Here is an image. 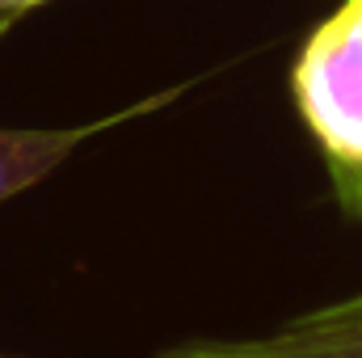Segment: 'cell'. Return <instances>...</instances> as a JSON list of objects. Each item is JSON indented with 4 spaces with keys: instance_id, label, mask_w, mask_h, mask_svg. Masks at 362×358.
Returning a JSON list of instances; mask_svg holds the SVG:
<instances>
[{
    "instance_id": "6da1fadb",
    "label": "cell",
    "mask_w": 362,
    "mask_h": 358,
    "mask_svg": "<svg viewBox=\"0 0 362 358\" xmlns=\"http://www.w3.org/2000/svg\"><path fill=\"white\" fill-rule=\"evenodd\" d=\"M291 89L329 165L362 169V0H346L308 38Z\"/></svg>"
},
{
    "instance_id": "7a4b0ae2",
    "label": "cell",
    "mask_w": 362,
    "mask_h": 358,
    "mask_svg": "<svg viewBox=\"0 0 362 358\" xmlns=\"http://www.w3.org/2000/svg\"><path fill=\"white\" fill-rule=\"evenodd\" d=\"M160 358H362V291L320 304L253 337H198Z\"/></svg>"
},
{
    "instance_id": "3957f363",
    "label": "cell",
    "mask_w": 362,
    "mask_h": 358,
    "mask_svg": "<svg viewBox=\"0 0 362 358\" xmlns=\"http://www.w3.org/2000/svg\"><path fill=\"white\" fill-rule=\"evenodd\" d=\"M152 105H160V97L139 105V110H152ZM139 110H122V114L97 118V122H85V127H64V131H13V127H0V202H8L13 194L51 178L89 135H101V131L118 127L122 118H135Z\"/></svg>"
},
{
    "instance_id": "277c9868",
    "label": "cell",
    "mask_w": 362,
    "mask_h": 358,
    "mask_svg": "<svg viewBox=\"0 0 362 358\" xmlns=\"http://www.w3.org/2000/svg\"><path fill=\"white\" fill-rule=\"evenodd\" d=\"M38 4H47V0H0V34H4L13 21H21L30 8H38Z\"/></svg>"
}]
</instances>
